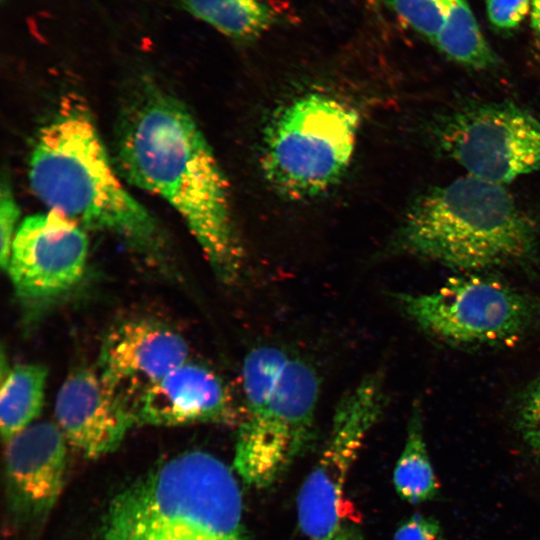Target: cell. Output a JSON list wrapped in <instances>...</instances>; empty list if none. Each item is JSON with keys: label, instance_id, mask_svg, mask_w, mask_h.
Returning <instances> with one entry per match:
<instances>
[{"label": "cell", "instance_id": "obj_1", "mask_svg": "<svg viewBox=\"0 0 540 540\" xmlns=\"http://www.w3.org/2000/svg\"><path fill=\"white\" fill-rule=\"evenodd\" d=\"M121 174L183 219L216 278L242 273L244 251L225 174L195 118L174 94L144 80L126 95L115 132Z\"/></svg>", "mask_w": 540, "mask_h": 540}, {"label": "cell", "instance_id": "obj_2", "mask_svg": "<svg viewBox=\"0 0 540 540\" xmlns=\"http://www.w3.org/2000/svg\"><path fill=\"white\" fill-rule=\"evenodd\" d=\"M28 180L49 210L115 236L152 267L169 268L167 235L121 183L93 114L80 96L64 95L36 133Z\"/></svg>", "mask_w": 540, "mask_h": 540}, {"label": "cell", "instance_id": "obj_3", "mask_svg": "<svg viewBox=\"0 0 540 540\" xmlns=\"http://www.w3.org/2000/svg\"><path fill=\"white\" fill-rule=\"evenodd\" d=\"M393 243L417 258L481 271L534 262L539 228L505 185L466 174L417 196Z\"/></svg>", "mask_w": 540, "mask_h": 540}, {"label": "cell", "instance_id": "obj_4", "mask_svg": "<svg viewBox=\"0 0 540 540\" xmlns=\"http://www.w3.org/2000/svg\"><path fill=\"white\" fill-rule=\"evenodd\" d=\"M103 540H249L236 473L203 450L161 462L112 499Z\"/></svg>", "mask_w": 540, "mask_h": 540}, {"label": "cell", "instance_id": "obj_5", "mask_svg": "<svg viewBox=\"0 0 540 540\" xmlns=\"http://www.w3.org/2000/svg\"><path fill=\"white\" fill-rule=\"evenodd\" d=\"M244 412L233 470L255 489L275 484L315 437L320 378L312 365L271 345L253 348L242 366Z\"/></svg>", "mask_w": 540, "mask_h": 540}, {"label": "cell", "instance_id": "obj_6", "mask_svg": "<svg viewBox=\"0 0 540 540\" xmlns=\"http://www.w3.org/2000/svg\"><path fill=\"white\" fill-rule=\"evenodd\" d=\"M361 124L357 107L336 94L309 91L285 102L262 136L266 182L294 201L328 193L351 165Z\"/></svg>", "mask_w": 540, "mask_h": 540}, {"label": "cell", "instance_id": "obj_7", "mask_svg": "<svg viewBox=\"0 0 540 540\" xmlns=\"http://www.w3.org/2000/svg\"><path fill=\"white\" fill-rule=\"evenodd\" d=\"M430 133L469 175L506 185L540 170V115L514 102L458 103L435 116Z\"/></svg>", "mask_w": 540, "mask_h": 540}, {"label": "cell", "instance_id": "obj_8", "mask_svg": "<svg viewBox=\"0 0 540 540\" xmlns=\"http://www.w3.org/2000/svg\"><path fill=\"white\" fill-rule=\"evenodd\" d=\"M396 300L422 330L455 345H504L518 340L536 316L527 295L477 274L450 278L427 294Z\"/></svg>", "mask_w": 540, "mask_h": 540}, {"label": "cell", "instance_id": "obj_9", "mask_svg": "<svg viewBox=\"0 0 540 540\" xmlns=\"http://www.w3.org/2000/svg\"><path fill=\"white\" fill-rule=\"evenodd\" d=\"M385 405L379 373L362 378L338 401L330 432L297 497L298 525L310 540H328L348 520L345 485Z\"/></svg>", "mask_w": 540, "mask_h": 540}, {"label": "cell", "instance_id": "obj_10", "mask_svg": "<svg viewBox=\"0 0 540 540\" xmlns=\"http://www.w3.org/2000/svg\"><path fill=\"white\" fill-rule=\"evenodd\" d=\"M88 247L82 227L56 211L26 217L6 269L17 298L37 308L66 296L85 275Z\"/></svg>", "mask_w": 540, "mask_h": 540}, {"label": "cell", "instance_id": "obj_11", "mask_svg": "<svg viewBox=\"0 0 540 540\" xmlns=\"http://www.w3.org/2000/svg\"><path fill=\"white\" fill-rule=\"evenodd\" d=\"M8 514L15 526L41 524L64 486L68 442L56 422H34L4 442Z\"/></svg>", "mask_w": 540, "mask_h": 540}, {"label": "cell", "instance_id": "obj_12", "mask_svg": "<svg viewBox=\"0 0 540 540\" xmlns=\"http://www.w3.org/2000/svg\"><path fill=\"white\" fill-rule=\"evenodd\" d=\"M187 361L188 345L179 333L151 319H132L106 335L97 371L131 409L145 389Z\"/></svg>", "mask_w": 540, "mask_h": 540}, {"label": "cell", "instance_id": "obj_13", "mask_svg": "<svg viewBox=\"0 0 540 540\" xmlns=\"http://www.w3.org/2000/svg\"><path fill=\"white\" fill-rule=\"evenodd\" d=\"M56 424L69 445L97 459L116 450L135 421L128 404L102 379L97 369L73 370L55 399Z\"/></svg>", "mask_w": 540, "mask_h": 540}, {"label": "cell", "instance_id": "obj_14", "mask_svg": "<svg viewBox=\"0 0 540 540\" xmlns=\"http://www.w3.org/2000/svg\"><path fill=\"white\" fill-rule=\"evenodd\" d=\"M136 424H228L236 419L232 396L212 369L190 360L145 389L133 402Z\"/></svg>", "mask_w": 540, "mask_h": 540}, {"label": "cell", "instance_id": "obj_15", "mask_svg": "<svg viewBox=\"0 0 540 540\" xmlns=\"http://www.w3.org/2000/svg\"><path fill=\"white\" fill-rule=\"evenodd\" d=\"M48 371L44 365L16 364L1 373L0 431L3 442L34 423L42 411Z\"/></svg>", "mask_w": 540, "mask_h": 540}, {"label": "cell", "instance_id": "obj_16", "mask_svg": "<svg viewBox=\"0 0 540 540\" xmlns=\"http://www.w3.org/2000/svg\"><path fill=\"white\" fill-rule=\"evenodd\" d=\"M434 45L446 58L465 68L488 71L500 63L467 0H446L444 23Z\"/></svg>", "mask_w": 540, "mask_h": 540}, {"label": "cell", "instance_id": "obj_17", "mask_svg": "<svg viewBox=\"0 0 540 540\" xmlns=\"http://www.w3.org/2000/svg\"><path fill=\"white\" fill-rule=\"evenodd\" d=\"M196 18L241 42L256 39L278 20L272 0H179Z\"/></svg>", "mask_w": 540, "mask_h": 540}, {"label": "cell", "instance_id": "obj_18", "mask_svg": "<svg viewBox=\"0 0 540 540\" xmlns=\"http://www.w3.org/2000/svg\"><path fill=\"white\" fill-rule=\"evenodd\" d=\"M393 485L398 496L411 505L434 501L440 485L432 466L423 433L421 409L412 407L406 440L393 471Z\"/></svg>", "mask_w": 540, "mask_h": 540}, {"label": "cell", "instance_id": "obj_19", "mask_svg": "<svg viewBox=\"0 0 540 540\" xmlns=\"http://www.w3.org/2000/svg\"><path fill=\"white\" fill-rule=\"evenodd\" d=\"M410 28L434 44L442 29L446 0H384Z\"/></svg>", "mask_w": 540, "mask_h": 540}, {"label": "cell", "instance_id": "obj_20", "mask_svg": "<svg viewBox=\"0 0 540 540\" xmlns=\"http://www.w3.org/2000/svg\"><path fill=\"white\" fill-rule=\"evenodd\" d=\"M20 209L8 175L4 174L0 188V262L6 271L12 243L18 230Z\"/></svg>", "mask_w": 540, "mask_h": 540}, {"label": "cell", "instance_id": "obj_21", "mask_svg": "<svg viewBox=\"0 0 540 540\" xmlns=\"http://www.w3.org/2000/svg\"><path fill=\"white\" fill-rule=\"evenodd\" d=\"M517 424L524 442L535 454L540 455V378L523 396Z\"/></svg>", "mask_w": 540, "mask_h": 540}, {"label": "cell", "instance_id": "obj_22", "mask_svg": "<svg viewBox=\"0 0 540 540\" xmlns=\"http://www.w3.org/2000/svg\"><path fill=\"white\" fill-rule=\"evenodd\" d=\"M531 12V0H487L490 23L500 30H511Z\"/></svg>", "mask_w": 540, "mask_h": 540}, {"label": "cell", "instance_id": "obj_23", "mask_svg": "<svg viewBox=\"0 0 540 540\" xmlns=\"http://www.w3.org/2000/svg\"><path fill=\"white\" fill-rule=\"evenodd\" d=\"M393 540H446V538L436 518L414 513L400 522Z\"/></svg>", "mask_w": 540, "mask_h": 540}, {"label": "cell", "instance_id": "obj_24", "mask_svg": "<svg viewBox=\"0 0 540 540\" xmlns=\"http://www.w3.org/2000/svg\"><path fill=\"white\" fill-rule=\"evenodd\" d=\"M328 540H364V537L356 523L346 520Z\"/></svg>", "mask_w": 540, "mask_h": 540}, {"label": "cell", "instance_id": "obj_25", "mask_svg": "<svg viewBox=\"0 0 540 540\" xmlns=\"http://www.w3.org/2000/svg\"><path fill=\"white\" fill-rule=\"evenodd\" d=\"M530 19L532 30L540 42V0H531Z\"/></svg>", "mask_w": 540, "mask_h": 540}, {"label": "cell", "instance_id": "obj_26", "mask_svg": "<svg viewBox=\"0 0 540 540\" xmlns=\"http://www.w3.org/2000/svg\"><path fill=\"white\" fill-rule=\"evenodd\" d=\"M2 2H4L5 0H1Z\"/></svg>", "mask_w": 540, "mask_h": 540}]
</instances>
